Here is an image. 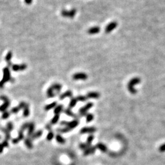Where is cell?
<instances>
[{
    "label": "cell",
    "mask_w": 165,
    "mask_h": 165,
    "mask_svg": "<svg viewBox=\"0 0 165 165\" xmlns=\"http://www.w3.org/2000/svg\"><path fill=\"white\" fill-rule=\"evenodd\" d=\"M2 73H3V77H2V80L0 81V88H3L5 83L8 82H10L11 78L9 67H4L2 69Z\"/></svg>",
    "instance_id": "cell-1"
},
{
    "label": "cell",
    "mask_w": 165,
    "mask_h": 165,
    "mask_svg": "<svg viewBox=\"0 0 165 165\" xmlns=\"http://www.w3.org/2000/svg\"><path fill=\"white\" fill-rule=\"evenodd\" d=\"M141 82V79L138 77H134L132 79L130 80L129 81V82H128L127 85V88L129 89V92L130 93H132V94H136L137 92L136 89L134 87V86L135 85L138 84L140 83Z\"/></svg>",
    "instance_id": "cell-2"
},
{
    "label": "cell",
    "mask_w": 165,
    "mask_h": 165,
    "mask_svg": "<svg viewBox=\"0 0 165 165\" xmlns=\"http://www.w3.org/2000/svg\"><path fill=\"white\" fill-rule=\"evenodd\" d=\"M0 100H2L4 101V104H2V105L0 106V111L1 112H4L9 107L10 105H11V101H10L8 97H7L5 96H0Z\"/></svg>",
    "instance_id": "cell-3"
},
{
    "label": "cell",
    "mask_w": 165,
    "mask_h": 165,
    "mask_svg": "<svg viewBox=\"0 0 165 165\" xmlns=\"http://www.w3.org/2000/svg\"><path fill=\"white\" fill-rule=\"evenodd\" d=\"M61 16L65 18H73L75 17V15L77 14V9H72L67 11V10L63 9L62 10L61 12Z\"/></svg>",
    "instance_id": "cell-4"
},
{
    "label": "cell",
    "mask_w": 165,
    "mask_h": 165,
    "mask_svg": "<svg viewBox=\"0 0 165 165\" xmlns=\"http://www.w3.org/2000/svg\"><path fill=\"white\" fill-rule=\"evenodd\" d=\"M94 104L92 102H89L85 105L83 107L81 108L79 110V114L80 116H86L87 115V111H88L89 109H91V108L93 106Z\"/></svg>",
    "instance_id": "cell-5"
},
{
    "label": "cell",
    "mask_w": 165,
    "mask_h": 165,
    "mask_svg": "<svg viewBox=\"0 0 165 165\" xmlns=\"http://www.w3.org/2000/svg\"><path fill=\"white\" fill-rule=\"evenodd\" d=\"M88 78V76L86 73L83 72H78L75 73L72 76V78L74 80H86Z\"/></svg>",
    "instance_id": "cell-6"
},
{
    "label": "cell",
    "mask_w": 165,
    "mask_h": 165,
    "mask_svg": "<svg viewBox=\"0 0 165 165\" xmlns=\"http://www.w3.org/2000/svg\"><path fill=\"white\" fill-rule=\"evenodd\" d=\"M78 124H79V121H78V119H75V120H73L72 122H69L66 121H63L61 122V125H65V126L70 128L72 130L74 129V128H75L76 127L78 126Z\"/></svg>",
    "instance_id": "cell-7"
},
{
    "label": "cell",
    "mask_w": 165,
    "mask_h": 165,
    "mask_svg": "<svg viewBox=\"0 0 165 165\" xmlns=\"http://www.w3.org/2000/svg\"><path fill=\"white\" fill-rule=\"evenodd\" d=\"M117 26V23L116 21H111L110 23L108 24L107 26L105 28V33L106 34H109V33L112 32L116 28Z\"/></svg>",
    "instance_id": "cell-8"
},
{
    "label": "cell",
    "mask_w": 165,
    "mask_h": 165,
    "mask_svg": "<svg viewBox=\"0 0 165 165\" xmlns=\"http://www.w3.org/2000/svg\"><path fill=\"white\" fill-rule=\"evenodd\" d=\"M28 66L26 64H13L12 66V70L14 72H19V71H24L27 68Z\"/></svg>",
    "instance_id": "cell-9"
},
{
    "label": "cell",
    "mask_w": 165,
    "mask_h": 165,
    "mask_svg": "<svg viewBox=\"0 0 165 165\" xmlns=\"http://www.w3.org/2000/svg\"><path fill=\"white\" fill-rule=\"evenodd\" d=\"M97 131V129L95 127H83L81 129L80 133L82 134H86V133H93Z\"/></svg>",
    "instance_id": "cell-10"
},
{
    "label": "cell",
    "mask_w": 165,
    "mask_h": 165,
    "mask_svg": "<svg viewBox=\"0 0 165 165\" xmlns=\"http://www.w3.org/2000/svg\"><path fill=\"white\" fill-rule=\"evenodd\" d=\"M24 139V134H23V131H22V130H19L18 132V136L17 138H14V139H12V142L13 144H18V143H19V142L20 141H21L22 139Z\"/></svg>",
    "instance_id": "cell-11"
},
{
    "label": "cell",
    "mask_w": 165,
    "mask_h": 165,
    "mask_svg": "<svg viewBox=\"0 0 165 165\" xmlns=\"http://www.w3.org/2000/svg\"><path fill=\"white\" fill-rule=\"evenodd\" d=\"M51 86L52 87H53V88L54 89V92H55V94H56V96H57V95L60 94L61 91V89H62V87H63V86H62L61 84L54 83L52 85H51Z\"/></svg>",
    "instance_id": "cell-12"
},
{
    "label": "cell",
    "mask_w": 165,
    "mask_h": 165,
    "mask_svg": "<svg viewBox=\"0 0 165 165\" xmlns=\"http://www.w3.org/2000/svg\"><path fill=\"white\" fill-rule=\"evenodd\" d=\"M96 148H97L96 146L89 147L88 148H87V149L84 151V155L87 156L89 155L94 154L95 153V152H96Z\"/></svg>",
    "instance_id": "cell-13"
},
{
    "label": "cell",
    "mask_w": 165,
    "mask_h": 165,
    "mask_svg": "<svg viewBox=\"0 0 165 165\" xmlns=\"http://www.w3.org/2000/svg\"><path fill=\"white\" fill-rule=\"evenodd\" d=\"M100 31V28L99 26H94L90 28L87 30V33L89 34H98Z\"/></svg>",
    "instance_id": "cell-14"
},
{
    "label": "cell",
    "mask_w": 165,
    "mask_h": 165,
    "mask_svg": "<svg viewBox=\"0 0 165 165\" xmlns=\"http://www.w3.org/2000/svg\"><path fill=\"white\" fill-rule=\"evenodd\" d=\"M72 96H73V93L71 91H67L66 92H64V93L61 94L59 96V100H64L66 97H71L72 98Z\"/></svg>",
    "instance_id": "cell-15"
},
{
    "label": "cell",
    "mask_w": 165,
    "mask_h": 165,
    "mask_svg": "<svg viewBox=\"0 0 165 165\" xmlns=\"http://www.w3.org/2000/svg\"><path fill=\"white\" fill-rule=\"evenodd\" d=\"M28 137L31 138V136L34 134V129H35V125L33 122H30L28 127Z\"/></svg>",
    "instance_id": "cell-16"
},
{
    "label": "cell",
    "mask_w": 165,
    "mask_h": 165,
    "mask_svg": "<svg viewBox=\"0 0 165 165\" xmlns=\"http://www.w3.org/2000/svg\"><path fill=\"white\" fill-rule=\"evenodd\" d=\"M100 97V94L97 92H90L87 94V99H98Z\"/></svg>",
    "instance_id": "cell-17"
},
{
    "label": "cell",
    "mask_w": 165,
    "mask_h": 165,
    "mask_svg": "<svg viewBox=\"0 0 165 165\" xmlns=\"http://www.w3.org/2000/svg\"><path fill=\"white\" fill-rule=\"evenodd\" d=\"M47 96L49 98H53V97H54L56 96L54 89L51 86H50L47 91Z\"/></svg>",
    "instance_id": "cell-18"
},
{
    "label": "cell",
    "mask_w": 165,
    "mask_h": 165,
    "mask_svg": "<svg viewBox=\"0 0 165 165\" xmlns=\"http://www.w3.org/2000/svg\"><path fill=\"white\" fill-rule=\"evenodd\" d=\"M25 144L26 145V146L28 148H30V149H32L33 148L32 140H31V138H29V137H27V138L25 139Z\"/></svg>",
    "instance_id": "cell-19"
},
{
    "label": "cell",
    "mask_w": 165,
    "mask_h": 165,
    "mask_svg": "<svg viewBox=\"0 0 165 165\" xmlns=\"http://www.w3.org/2000/svg\"><path fill=\"white\" fill-rule=\"evenodd\" d=\"M43 134V131L42 130H38L37 132H36L35 133H34V134L31 136V137L30 138L31 139V140H34V139H37V138H39Z\"/></svg>",
    "instance_id": "cell-20"
},
{
    "label": "cell",
    "mask_w": 165,
    "mask_h": 165,
    "mask_svg": "<svg viewBox=\"0 0 165 165\" xmlns=\"http://www.w3.org/2000/svg\"><path fill=\"white\" fill-rule=\"evenodd\" d=\"M1 130L3 132V133L5 134V139L9 141L11 139V134H10V132L7 130L6 128H1Z\"/></svg>",
    "instance_id": "cell-21"
},
{
    "label": "cell",
    "mask_w": 165,
    "mask_h": 165,
    "mask_svg": "<svg viewBox=\"0 0 165 165\" xmlns=\"http://www.w3.org/2000/svg\"><path fill=\"white\" fill-rule=\"evenodd\" d=\"M96 148H99V150L103 152H106L107 151V147L104 144L101 143H99L98 144L96 145Z\"/></svg>",
    "instance_id": "cell-22"
},
{
    "label": "cell",
    "mask_w": 165,
    "mask_h": 165,
    "mask_svg": "<svg viewBox=\"0 0 165 165\" xmlns=\"http://www.w3.org/2000/svg\"><path fill=\"white\" fill-rule=\"evenodd\" d=\"M64 113L66 114V115H67V116H71V117H75V119H78V117L77 116L75 115L74 113H73V112H72V111H71L70 108H67L66 109V110H64Z\"/></svg>",
    "instance_id": "cell-23"
},
{
    "label": "cell",
    "mask_w": 165,
    "mask_h": 165,
    "mask_svg": "<svg viewBox=\"0 0 165 165\" xmlns=\"http://www.w3.org/2000/svg\"><path fill=\"white\" fill-rule=\"evenodd\" d=\"M63 110V106L61 105H59L58 106H56L55 107V109L54 110V113L55 115H59Z\"/></svg>",
    "instance_id": "cell-24"
},
{
    "label": "cell",
    "mask_w": 165,
    "mask_h": 165,
    "mask_svg": "<svg viewBox=\"0 0 165 165\" xmlns=\"http://www.w3.org/2000/svg\"><path fill=\"white\" fill-rule=\"evenodd\" d=\"M56 105H57V102L54 101V102L51 103L46 105V106H45V108H44V109H45V111H49V110L55 108L56 106Z\"/></svg>",
    "instance_id": "cell-25"
},
{
    "label": "cell",
    "mask_w": 165,
    "mask_h": 165,
    "mask_svg": "<svg viewBox=\"0 0 165 165\" xmlns=\"http://www.w3.org/2000/svg\"><path fill=\"white\" fill-rule=\"evenodd\" d=\"M56 141L58 142V143H59V144H64V143H66V140L63 138V136H61V135H60V134H57V135L56 136Z\"/></svg>",
    "instance_id": "cell-26"
},
{
    "label": "cell",
    "mask_w": 165,
    "mask_h": 165,
    "mask_svg": "<svg viewBox=\"0 0 165 165\" xmlns=\"http://www.w3.org/2000/svg\"><path fill=\"white\" fill-rule=\"evenodd\" d=\"M30 108H29V105L28 104H26V106L25 107V108L23 109V117H27L29 116V115H30Z\"/></svg>",
    "instance_id": "cell-27"
},
{
    "label": "cell",
    "mask_w": 165,
    "mask_h": 165,
    "mask_svg": "<svg viewBox=\"0 0 165 165\" xmlns=\"http://www.w3.org/2000/svg\"><path fill=\"white\" fill-rule=\"evenodd\" d=\"M12 56H13V53H12V51H9V52H7V53L6 55V57H5V60H6V61L7 62V63H9V62H11V59H12Z\"/></svg>",
    "instance_id": "cell-28"
},
{
    "label": "cell",
    "mask_w": 165,
    "mask_h": 165,
    "mask_svg": "<svg viewBox=\"0 0 165 165\" xmlns=\"http://www.w3.org/2000/svg\"><path fill=\"white\" fill-rule=\"evenodd\" d=\"M77 101H78V100H77V98H73V97H72L69 103V108H72L74 107L77 105Z\"/></svg>",
    "instance_id": "cell-29"
},
{
    "label": "cell",
    "mask_w": 165,
    "mask_h": 165,
    "mask_svg": "<svg viewBox=\"0 0 165 165\" xmlns=\"http://www.w3.org/2000/svg\"><path fill=\"white\" fill-rule=\"evenodd\" d=\"M59 119V115H55L54 117H53V119L51 120L50 124H52V125H54V124H56L57 122H58Z\"/></svg>",
    "instance_id": "cell-30"
},
{
    "label": "cell",
    "mask_w": 165,
    "mask_h": 165,
    "mask_svg": "<svg viewBox=\"0 0 165 165\" xmlns=\"http://www.w3.org/2000/svg\"><path fill=\"white\" fill-rule=\"evenodd\" d=\"M72 129H70V128L66 127L63 128V129H58L57 130V131L59 132V133H66V132H68L69 131H70Z\"/></svg>",
    "instance_id": "cell-31"
},
{
    "label": "cell",
    "mask_w": 165,
    "mask_h": 165,
    "mask_svg": "<svg viewBox=\"0 0 165 165\" xmlns=\"http://www.w3.org/2000/svg\"><path fill=\"white\" fill-rule=\"evenodd\" d=\"M86 122H90L94 119V115L91 113H88L86 115Z\"/></svg>",
    "instance_id": "cell-32"
},
{
    "label": "cell",
    "mask_w": 165,
    "mask_h": 165,
    "mask_svg": "<svg viewBox=\"0 0 165 165\" xmlns=\"http://www.w3.org/2000/svg\"><path fill=\"white\" fill-rule=\"evenodd\" d=\"M94 137L93 135L89 136L88 138H87L86 143H87V144L89 147H91V144H92V141H93V139H94Z\"/></svg>",
    "instance_id": "cell-33"
},
{
    "label": "cell",
    "mask_w": 165,
    "mask_h": 165,
    "mask_svg": "<svg viewBox=\"0 0 165 165\" xmlns=\"http://www.w3.org/2000/svg\"><path fill=\"white\" fill-rule=\"evenodd\" d=\"M6 126H7L6 129H7V130L9 131L10 132L14 130V125H13V124L11 122H7V125H6Z\"/></svg>",
    "instance_id": "cell-34"
},
{
    "label": "cell",
    "mask_w": 165,
    "mask_h": 165,
    "mask_svg": "<svg viewBox=\"0 0 165 165\" xmlns=\"http://www.w3.org/2000/svg\"><path fill=\"white\" fill-rule=\"evenodd\" d=\"M53 137H54V133H53V132H50L49 133V134H47V140L49 141H50L53 139Z\"/></svg>",
    "instance_id": "cell-35"
},
{
    "label": "cell",
    "mask_w": 165,
    "mask_h": 165,
    "mask_svg": "<svg viewBox=\"0 0 165 165\" xmlns=\"http://www.w3.org/2000/svg\"><path fill=\"white\" fill-rule=\"evenodd\" d=\"M10 115H11V113L9 112V111H4V112H3V113H2V119H7V118L9 117Z\"/></svg>",
    "instance_id": "cell-36"
},
{
    "label": "cell",
    "mask_w": 165,
    "mask_h": 165,
    "mask_svg": "<svg viewBox=\"0 0 165 165\" xmlns=\"http://www.w3.org/2000/svg\"><path fill=\"white\" fill-rule=\"evenodd\" d=\"M89 148V146L87 145L86 143H81V144H80V148L82 150H83L84 151L85 150L87 149V148Z\"/></svg>",
    "instance_id": "cell-37"
},
{
    "label": "cell",
    "mask_w": 165,
    "mask_h": 165,
    "mask_svg": "<svg viewBox=\"0 0 165 165\" xmlns=\"http://www.w3.org/2000/svg\"><path fill=\"white\" fill-rule=\"evenodd\" d=\"M29 124H30V123L28 122H26L25 123V124H23V125L21 126V128H20V130H22V131L24 132L25 130L28 129Z\"/></svg>",
    "instance_id": "cell-38"
},
{
    "label": "cell",
    "mask_w": 165,
    "mask_h": 165,
    "mask_svg": "<svg viewBox=\"0 0 165 165\" xmlns=\"http://www.w3.org/2000/svg\"><path fill=\"white\" fill-rule=\"evenodd\" d=\"M20 110H20V108H19L18 106H16V107H14L13 108H12V110H11V113H12V114H16L17 113H18Z\"/></svg>",
    "instance_id": "cell-39"
},
{
    "label": "cell",
    "mask_w": 165,
    "mask_h": 165,
    "mask_svg": "<svg viewBox=\"0 0 165 165\" xmlns=\"http://www.w3.org/2000/svg\"><path fill=\"white\" fill-rule=\"evenodd\" d=\"M78 101H85L87 100L86 96H79L77 97Z\"/></svg>",
    "instance_id": "cell-40"
},
{
    "label": "cell",
    "mask_w": 165,
    "mask_h": 165,
    "mask_svg": "<svg viewBox=\"0 0 165 165\" xmlns=\"http://www.w3.org/2000/svg\"><path fill=\"white\" fill-rule=\"evenodd\" d=\"M26 104H27V103H25V101H21V102L20 103V104H19V105L18 106L20 108V110H23V109L25 108V106H26Z\"/></svg>",
    "instance_id": "cell-41"
},
{
    "label": "cell",
    "mask_w": 165,
    "mask_h": 165,
    "mask_svg": "<svg viewBox=\"0 0 165 165\" xmlns=\"http://www.w3.org/2000/svg\"><path fill=\"white\" fill-rule=\"evenodd\" d=\"M1 144H2V146H3L4 148H7V147H9L8 141L6 140V139H4V141H2V142L1 143Z\"/></svg>",
    "instance_id": "cell-42"
},
{
    "label": "cell",
    "mask_w": 165,
    "mask_h": 165,
    "mask_svg": "<svg viewBox=\"0 0 165 165\" xmlns=\"http://www.w3.org/2000/svg\"><path fill=\"white\" fill-rule=\"evenodd\" d=\"M159 151L161 152H165V144H162L160 147L159 148Z\"/></svg>",
    "instance_id": "cell-43"
},
{
    "label": "cell",
    "mask_w": 165,
    "mask_h": 165,
    "mask_svg": "<svg viewBox=\"0 0 165 165\" xmlns=\"http://www.w3.org/2000/svg\"><path fill=\"white\" fill-rule=\"evenodd\" d=\"M45 128H46V129L47 130H49V131H50V132H51L52 127H51V124H47L46 126H45Z\"/></svg>",
    "instance_id": "cell-44"
},
{
    "label": "cell",
    "mask_w": 165,
    "mask_h": 165,
    "mask_svg": "<svg viewBox=\"0 0 165 165\" xmlns=\"http://www.w3.org/2000/svg\"><path fill=\"white\" fill-rule=\"evenodd\" d=\"M33 2V0H25V2L26 4H31Z\"/></svg>",
    "instance_id": "cell-45"
},
{
    "label": "cell",
    "mask_w": 165,
    "mask_h": 165,
    "mask_svg": "<svg viewBox=\"0 0 165 165\" xmlns=\"http://www.w3.org/2000/svg\"><path fill=\"white\" fill-rule=\"evenodd\" d=\"M3 149H4V147L2 146V144H0V153H1L2 152H3Z\"/></svg>",
    "instance_id": "cell-46"
},
{
    "label": "cell",
    "mask_w": 165,
    "mask_h": 165,
    "mask_svg": "<svg viewBox=\"0 0 165 165\" xmlns=\"http://www.w3.org/2000/svg\"><path fill=\"white\" fill-rule=\"evenodd\" d=\"M15 82V79L14 78H12V77H11V80H10V82Z\"/></svg>",
    "instance_id": "cell-47"
},
{
    "label": "cell",
    "mask_w": 165,
    "mask_h": 165,
    "mask_svg": "<svg viewBox=\"0 0 165 165\" xmlns=\"http://www.w3.org/2000/svg\"><path fill=\"white\" fill-rule=\"evenodd\" d=\"M1 139V136H0V139Z\"/></svg>",
    "instance_id": "cell-48"
}]
</instances>
